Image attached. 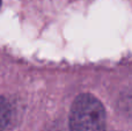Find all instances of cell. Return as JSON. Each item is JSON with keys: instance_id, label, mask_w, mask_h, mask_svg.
I'll return each instance as SVG.
<instances>
[{"instance_id": "1", "label": "cell", "mask_w": 132, "mask_h": 131, "mask_svg": "<svg viewBox=\"0 0 132 131\" xmlns=\"http://www.w3.org/2000/svg\"><path fill=\"white\" fill-rule=\"evenodd\" d=\"M71 131H105V111L102 103L85 93L74 100L70 113Z\"/></svg>"}, {"instance_id": "2", "label": "cell", "mask_w": 132, "mask_h": 131, "mask_svg": "<svg viewBox=\"0 0 132 131\" xmlns=\"http://www.w3.org/2000/svg\"><path fill=\"white\" fill-rule=\"evenodd\" d=\"M14 108L7 97L0 96V130L7 128L13 121Z\"/></svg>"}, {"instance_id": "3", "label": "cell", "mask_w": 132, "mask_h": 131, "mask_svg": "<svg viewBox=\"0 0 132 131\" xmlns=\"http://www.w3.org/2000/svg\"><path fill=\"white\" fill-rule=\"evenodd\" d=\"M0 6H1V0H0Z\"/></svg>"}]
</instances>
